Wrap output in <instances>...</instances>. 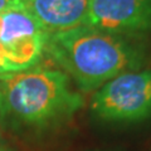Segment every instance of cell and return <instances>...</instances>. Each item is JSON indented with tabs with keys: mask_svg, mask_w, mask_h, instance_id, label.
Wrapping results in <instances>:
<instances>
[{
	"mask_svg": "<svg viewBox=\"0 0 151 151\" xmlns=\"http://www.w3.org/2000/svg\"><path fill=\"white\" fill-rule=\"evenodd\" d=\"M44 54L84 93L101 88L121 73L139 69L145 62L144 47L135 35L84 25L48 34Z\"/></svg>",
	"mask_w": 151,
	"mask_h": 151,
	"instance_id": "6da1fadb",
	"label": "cell"
},
{
	"mask_svg": "<svg viewBox=\"0 0 151 151\" xmlns=\"http://www.w3.org/2000/svg\"><path fill=\"white\" fill-rule=\"evenodd\" d=\"M63 70L30 67L0 74V119L42 129L72 117L84 105Z\"/></svg>",
	"mask_w": 151,
	"mask_h": 151,
	"instance_id": "7a4b0ae2",
	"label": "cell"
},
{
	"mask_svg": "<svg viewBox=\"0 0 151 151\" xmlns=\"http://www.w3.org/2000/svg\"><path fill=\"white\" fill-rule=\"evenodd\" d=\"M92 112L108 122H135L151 115V69L129 70L97 89Z\"/></svg>",
	"mask_w": 151,
	"mask_h": 151,
	"instance_id": "3957f363",
	"label": "cell"
},
{
	"mask_svg": "<svg viewBox=\"0 0 151 151\" xmlns=\"http://www.w3.org/2000/svg\"><path fill=\"white\" fill-rule=\"evenodd\" d=\"M47 38L48 33L23 8L0 13V47L15 72L39 63Z\"/></svg>",
	"mask_w": 151,
	"mask_h": 151,
	"instance_id": "277c9868",
	"label": "cell"
},
{
	"mask_svg": "<svg viewBox=\"0 0 151 151\" xmlns=\"http://www.w3.org/2000/svg\"><path fill=\"white\" fill-rule=\"evenodd\" d=\"M83 25L137 37L151 30V0H88Z\"/></svg>",
	"mask_w": 151,
	"mask_h": 151,
	"instance_id": "5b68a950",
	"label": "cell"
},
{
	"mask_svg": "<svg viewBox=\"0 0 151 151\" xmlns=\"http://www.w3.org/2000/svg\"><path fill=\"white\" fill-rule=\"evenodd\" d=\"M23 9L48 34H52L83 25L88 0H33Z\"/></svg>",
	"mask_w": 151,
	"mask_h": 151,
	"instance_id": "8992f818",
	"label": "cell"
},
{
	"mask_svg": "<svg viewBox=\"0 0 151 151\" xmlns=\"http://www.w3.org/2000/svg\"><path fill=\"white\" fill-rule=\"evenodd\" d=\"M13 72H15V69H14L13 64L9 62V59L6 58L4 50L1 49V47H0V74L13 73Z\"/></svg>",
	"mask_w": 151,
	"mask_h": 151,
	"instance_id": "52a82bcc",
	"label": "cell"
},
{
	"mask_svg": "<svg viewBox=\"0 0 151 151\" xmlns=\"http://www.w3.org/2000/svg\"><path fill=\"white\" fill-rule=\"evenodd\" d=\"M19 8L13 0H0V13Z\"/></svg>",
	"mask_w": 151,
	"mask_h": 151,
	"instance_id": "ba28073f",
	"label": "cell"
},
{
	"mask_svg": "<svg viewBox=\"0 0 151 151\" xmlns=\"http://www.w3.org/2000/svg\"><path fill=\"white\" fill-rule=\"evenodd\" d=\"M14 3L17 4V5L19 6V8H23L24 5H27L28 3H30V1H33V0H13Z\"/></svg>",
	"mask_w": 151,
	"mask_h": 151,
	"instance_id": "9c48e42d",
	"label": "cell"
},
{
	"mask_svg": "<svg viewBox=\"0 0 151 151\" xmlns=\"http://www.w3.org/2000/svg\"><path fill=\"white\" fill-rule=\"evenodd\" d=\"M0 151H4V150H3V149H0Z\"/></svg>",
	"mask_w": 151,
	"mask_h": 151,
	"instance_id": "30bf717a",
	"label": "cell"
}]
</instances>
